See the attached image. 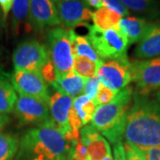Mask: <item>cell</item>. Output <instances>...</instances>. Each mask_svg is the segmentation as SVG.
I'll list each match as a JSON object with an SVG mask.
<instances>
[{"label": "cell", "mask_w": 160, "mask_h": 160, "mask_svg": "<svg viewBox=\"0 0 160 160\" xmlns=\"http://www.w3.org/2000/svg\"><path fill=\"white\" fill-rule=\"evenodd\" d=\"M124 138L137 147H160V102L133 93Z\"/></svg>", "instance_id": "obj_1"}, {"label": "cell", "mask_w": 160, "mask_h": 160, "mask_svg": "<svg viewBox=\"0 0 160 160\" xmlns=\"http://www.w3.org/2000/svg\"><path fill=\"white\" fill-rule=\"evenodd\" d=\"M69 143L50 120L24 133L15 160H67Z\"/></svg>", "instance_id": "obj_2"}, {"label": "cell", "mask_w": 160, "mask_h": 160, "mask_svg": "<svg viewBox=\"0 0 160 160\" xmlns=\"http://www.w3.org/2000/svg\"><path fill=\"white\" fill-rule=\"evenodd\" d=\"M132 96V88L126 86L117 92L110 102L97 107L92 117V126L113 144L124 138Z\"/></svg>", "instance_id": "obj_3"}, {"label": "cell", "mask_w": 160, "mask_h": 160, "mask_svg": "<svg viewBox=\"0 0 160 160\" xmlns=\"http://www.w3.org/2000/svg\"><path fill=\"white\" fill-rule=\"evenodd\" d=\"M87 38L101 60H115L126 58L128 41L118 29L106 30L87 24Z\"/></svg>", "instance_id": "obj_4"}, {"label": "cell", "mask_w": 160, "mask_h": 160, "mask_svg": "<svg viewBox=\"0 0 160 160\" xmlns=\"http://www.w3.org/2000/svg\"><path fill=\"white\" fill-rule=\"evenodd\" d=\"M48 52L58 78L73 71L74 54L69 30L61 27L51 29L47 33Z\"/></svg>", "instance_id": "obj_5"}, {"label": "cell", "mask_w": 160, "mask_h": 160, "mask_svg": "<svg viewBox=\"0 0 160 160\" xmlns=\"http://www.w3.org/2000/svg\"><path fill=\"white\" fill-rule=\"evenodd\" d=\"M51 60L48 49L36 39H27L20 43L12 52L14 70H25L41 74L46 63Z\"/></svg>", "instance_id": "obj_6"}, {"label": "cell", "mask_w": 160, "mask_h": 160, "mask_svg": "<svg viewBox=\"0 0 160 160\" xmlns=\"http://www.w3.org/2000/svg\"><path fill=\"white\" fill-rule=\"evenodd\" d=\"M131 73L137 94L146 96L160 89V57L131 62Z\"/></svg>", "instance_id": "obj_7"}, {"label": "cell", "mask_w": 160, "mask_h": 160, "mask_svg": "<svg viewBox=\"0 0 160 160\" xmlns=\"http://www.w3.org/2000/svg\"><path fill=\"white\" fill-rule=\"evenodd\" d=\"M96 77L101 84L118 92L132 81L131 62L127 57L103 62L98 68Z\"/></svg>", "instance_id": "obj_8"}, {"label": "cell", "mask_w": 160, "mask_h": 160, "mask_svg": "<svg viewBox=\"0 0 160 160\" xmlns=\"http://www.w3.org/2000/svg\"><path fill=\"white\" fill-rule=\"evenodd\" d=\"M14 113L21 126H38L51 120L49 103L27 95H19Z\"/></svg>", "instance_id": "obj_9"}, {"label": "cell", "mask_w": 160, "mask_h": 160, "mask_svg": "<svg viewBox=\"0 0 160 160\" xmlns=\"http://www.w3.org/2000/svg\"><path fill=\"white\" fill-rule=\"evenodd\" d=\"M10 79L19 94L38 98L49 103L48 86L41 74L25 70H14Z\"/></svg>", "instance_id": "obj_10"}, {"label": "cell", "mask_w": 160, "mask_h": 160, "mask_svg": "<svg viewBox=\"0 0 160 160\" xmlns=\"http://www.w3.org/2000/svg\"><path fill=\"white\" fill-rule=\"evenodd\" d=\"M57 11L59 19L66 28L85 26L92 20V12L81 0H58Z\"/></svg>", "instance_id": "obj_11"}, {"label": "cell", "mask_w": 160, "mask_h": 160, "mask_svg": "<svg viewBox=\"0 0 160 160\" xmlns=\"http://www.w3.org/2000/svg\"><path fill=\"white\" fill-rule=\"evenodd\" d=\"M29 18L33 29L42 30L61 24L56 6L52 0H29Z\"/></svg>", "instance_id": "obj_12"}, {"label": "cell", "mask_w": 160, "mask_h": 160, "mask_svg": "<svg viewBox=\"0 0 160 160\" xmlns=\"http://www.w3.org/2000/svg\"><path fill=\"white\" fill-rule=\"evenodd\" d=\"M72 98L55 92L49 101V109L51 111L52 122L57 126L58 129L62 132L64 137H66L70 132L69 125V111L72 108Z\"/></svg>", "instance_id": "obj_13"}, {"label": "cell", "mask_w": 160, "mask_h": 160, "mask_svg": "<svg viewBox=\"0 0 160 160\" xmlns=\"http://www.w3.org/2000/svg\"><path fill=\"white\" fill-rule=\"evenodd\" d=\"M80 140L85 145L90 160H102L111 149L107 140L92 126L86 125L80 129Z\"/></svg>", "instance_id": "obj_14"}, {"label": "cell", "mask_w": 160, "mask_h": 160, "mask_svg": "<svg viewBox=\"0 0 160 160\" xmlns=\"http://www.w3.org/2000/svg\"><path fill=\"white\" fill-rule=\"evenodd\" d=\"M134 54L141 60L160 57V25L150 23L142 38L138 42Z\"/></svg>", "instance_id": "obj_15"}, {"label": "cell", "mask_w": 160, "mask_h": 160, "mask_svg": "<svg viewBox=\"0 0 160 160\" xmlns=\"http://www.w3.org/2000/svg\"><path fill=\"white\" fill-rule=\"evenodd\" d=\"M12 31L14 36L30 32L33 28L29 18V0H13L12 6Z\"/></svg>", "instance_id": "obj_16"}, {"label": "cell", "mask_w": 160, "mask_h": 160, "mask_svg": "<svg viewBox=\"0 0 160 160\" xmlns=\"http://www.w3.org/2000/svg\"><path fill=\"white\" fill-rule=\"evenodd\" d=\"M150 23L142 18L126 16L122 17L118 23L119 31L126 37L128 44H135L142 38Z\"/></svg>", "instance_id": "obj_17"}, {"label": "cell", "mask_w": 160, "mask_h": 160, "mask_svg": "<svg viewBox=\"0 0 160 160\" xmlns=\"http://www.w3.org/2000/svg\"><path fill=\"white\" fill-rule=\"evenodd\" d=\"M17 99L10 74L0 69V114L7 115L14 110Z\"/></svg>", "instance_id": "obj_18"}, {"label": "cell", "mask_w": 160, "mask_h": 160, "mask_svg": "<svg viewBox=\"0 0 160 160\" xmlns=\"http://www.w3.org/2000/svg\"><path fill=\"white\" fill-rule=\"evenodd\" d=\"M86 78L80 77L71 71L69 74L62 78H58L56 81L52 85L56 91L68 95L70 98H77L84 92Z\"/></svg>", "instance_id": "obj_19"}, {"label": "cell", "mask_w": 160, "mask_h": 160, "mask_svg": "<svg viewBox=\"0 0 160 160\" xmlns=\"http://www.w3.org/2000/svg\"><path fill=\"white\" fill-rule=\"evenodd\" d=\"M69 33H70V40H71L74 57L78 56V57L87 58L95 62L102 61L99 58L96 52L94 51L90 41L86 37L78 35L73 29H69Z\"/></svg>", "instance_id": "obj_20"}, {"label": "cell", "mask_w": 160, "mask_h": 160, "mask_svg": "<svg viewBox=\"0 0 160 160\" xmlns=\"http://www.w3.org/2000/svg\"><path fill=\"white\" fill-rule=\"evenodd\" d=\"M122 16L113 10L103 6L92 12V21L98 29L106 30L109 29H118V23Z\"/></svg>", "instance_id": "obj_21"}, {"label": "cell", "mask_w": 160, "mask_h": 160, "mask_svg": "<svg viewBox=\"0 0 160 160\" xmlns=\"http://www.w3.org/2000/svg\"><path fill=\"white\" fill-rule=\"evenodd\" d=\"M72 108L78 115L83 126H86L92 119L97 106L93 100L84 94L75 98L72 103Z\"/></svg>", "instance_id": "obj_22"}, {"label": "cell", "mask_w": 160, "mask_h": 160, "mask_svg": "<svg viewBox=\"0 0 160 160\" xmlns=\"http://www.w3.org/2000/svg\"><path fill=\"white\" fill-rule=\"evenodd\" d=\"M18 138L7 132H0V160H12L19 149Z\"/></svg>", "instance_id": "obj_23"}, {"label": "cell", "mask_w": 160, "mask_h": 160, "mask_svg": "<svg viewBox=\"0 0 160 160\" xmlns=\"http://www.w3.org/2000/svg\"><path fill=\"white\" fill-rule=\"evenodd\" d=\"M103 62L104 61L95 62L87 58L75 56L73 69H74L75 73L80 77L84 78H90L96 77L98 68L100 64H102Z\"/></svg>", "instance_id": "obj_24"}, {"label": "cell", "mask_w": 160, "mask_h": 160, "mask_svg": "<svg viewBox=\"0 0 160 160\" xmlns=\"http://www.w3.org/2000/svg\"><path fill=\"white\" fill-rule=\"evenodd\" d=\"M129 11L139 13H147L154 11L157 6V0H120Z\"/></svg>", "instance_id": "obj_25"}, {"label": "cell", "mask_w": 160, "mask_h": 160, "mask_svg": "<svg viewBox=\"0 0 160 160\" xmlns=\"http://www.w3.org/2000/svg\"><path fill=\"white\" fill-rule=\"evenodd\" d=\"M116 94H117V92L106 87L105 86H103L102 84H100L97 93L93 101L96 104V106L99 107V106L110 102L115 98Z\"/></svg>", "instance_id": "obj_26"}, {"label": "cell", "mask_w": 160, "mask_h": 160, "mask_svg": "<svg viewBox=\"0 0 160 160\" xmlns=\"http://www.w3.org/2000/svg\"><path fill=\"white\" fill-rule=\"evenodd\" d=\"M100 80L98 79L97 77H93L90 78H86L85 81V87H84V92L85 95L94 100L95 95L97 93L99 86H100Z\"/></svg>", "instance_id": "obj_27"}, {"label": "cell", "mask_w": 160, "mask_h": 160, "mask_svg": "<svg viewBox=\"0 0 160 160\" xmlns=\"http://www.w3.org/2000/svg\"><path fill=\"white\" fill-rule=\"evenodd\" d=\"M124 148L126 151V160H147L139 147L126 142L124 144Z\"/></svg>", "instance_id": "obj_28"}, {"label": "cell", "mask_w": 160, "mask_h": 160, "mask_svg": "<svg viewBox=\"0 0 160 160\" xmlns=\"http://www.w3.org/2000/svg\"><path fill=\"white\" fill-rule=\"evenodd\" d=\"M102 3L103 6L118 12L122 17H126L129 15V11L121 3L120 0H102Z\"/></svg>", "instance_id": "obj_29"}, {"label": "cell", "mask_w": 160, "mask_h": 160, "mask_svg": "<svg viewBox=\"0 0 160 160\" xmlns=\"http://www.w3.org/2000/svg\"><path fill=\"white\" fill-rule=\"evenodd\" d=\"M41 76L43 77V78L47 83L52 85L56 79H57V75H56V71L54 69V66L51 60H49L46 65L43 67V69L41 70Z\"/></svg>", "instance_id": "obj_30"}, {"label": "cell", "mask_w": 160, "mask_h": 160, "mask_svg": "<svg viewBox=\"0 0 160 160\" xmlns=\"http://www.w3.org/2000/svg\"><path fill=\"white\" fill-rule=\"evenodd\" d=\"M137 147V146H136ZM147 160H160V147H139Z\"/></svg>", "instance_id": "obj_31"}, {"label": "cell", "mask_w": 160, "mask_h": 160, "mask_svg": "<svg viewBox=\"0 0 160 160\" xmlns=\"http://www.w3.org/2000/svg\"><path fill=\"white\" fill-rule=\"evenodd\" d=\"M113 152H114V158L113 160H126V151L124 148V144L122 142H117L113 144Z\"/></svg>", "instance_id": "obj_32"}, {"label": "cell", "mask_w": 160, "mask_h": 160, "mask_svg": "<svg viewBox=\"0 0 160 160\" xmlns=\"http://www.w3.org/2000/svg\"><path fill=\"white\" fill-rule=\"evenodd\" d=\"M12 4H13V0H0V9L3 12V17L6 23L7 16L12 10Z\"/></svg>", "instance_id": "obj_33"}, {"label": "cell", "mask_w": 160, "mask_h": 160, "mask_svg": "<svg viewBox=\"0 0 160 160\" xmlns=\"http://www.w3.org/2000/svg\"><path fill=\"white\" fill-rule=\"evenodd\" d=\"M87 7H91L95 10L103 7L102 0H81Z\"/></svg>", "instance_id": "obj_34"}, {"label": "cell", "mask_w": 160, "mask_h": 160, "mask_svg": "<svg viewBox=\"0 0 160 160\" xmlns=\"http://www.w3.org/2000/svg\"><path fill=\"white\" fill-rule=\"evenodd\" d=\"M9 121H10V118L8 117V115L0 114V130L6 127V125L9 123Z\"/></svg>", "instance_id": "obj_35"}, {"label": "cell", "mask_w": 160, "mask_h": 160, "mask_svg": "<svg viewBox=\"0 0 160 160\" xmlns=\"http://www.w3.org/2000/svg\"><path fill=\"white\" fill-rule=\"evenodd\" d=\"M5 26H6V22L4 21V17H3V12L0 9V38L3 35V30L5 29Z\"/></svg>", "instance_id": "obj_36"}, {"label": "cell", "mask_w": 160, "mask_h": 160, "mask_svg": "<svg viewBox=\"0 0 160 160\" xmlns=\"http://www.w3.org/2000/svg\"><path fill=\"white\" fill-rule=\"evenodd\" d=\"M155 98H156V101H158V102H160V89L158 90L157 93L155 94Z\"/></svg>", "instance_id": "obj_37"}, {"label": "cell", "mask_w": 160, "mask_h": 160, "mask_svg": "<svg viewBox=\"0 0 160 160\" xmlns=\"http://www.w3.org/2000/svg\"><path fill=\"white\" fill-rule=\"evenodd\" d=\"M102 160H113V157H112V154L111 153H109L104 158H102Z\"/></svg>", "instance_id": "obj_38"}, {"label": "cell", "mask_w": 160, "mask_h": 160, "mask_svg": "<svg viewBox=\"0 0 160 160\" xmlns=\"http://www.w3.org/2000/svg\"><path fill=\"white\" fill-rule=\"evenodd\" d=\"M1 52H2V50H1V47H0V54H1Z\"/></svg>", "instance_id": "obj_39"}, {"label": "cell", "mask_w": 160, "mask_h": 160, "mask_svg": "<svg viewBox=\"0 0 160 160\" xmlns=\"http://www.w3.org/2000/svg\"><path fill=\"white\" fill-rule=\"evenodd\" d=\"M52 1H54V2H57L58 0H52Z\"/></svg>", "instance_id": "obj_40"}]
</instances>
